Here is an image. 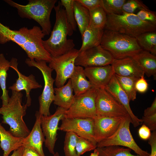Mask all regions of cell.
<instances>
[{"mask_svg":"<svg viewBox=\"0 0 156 156\" xmlns=\"http://www.w3.org/2000/svg\"><path fill=\"white\" fill-rule=\"evenodd\" d=\"M41 29L37 26L28 29L23 27L18 30H13L0 22V43L10 41L19 45L31 60H43L49 63L51 56L42 44V38L45 36Z\"/></svg>","mask_w":156,"mask_h":156,"instance_id":"obj_1","label":"cell"},{"mask_svg":"<svg viewBox=\"0 0 156 156\" xmlns=\"http://www.w3.org/2000/svg\"><path fill=\"white\" fill-rule=\"evenodd\" d=\"M55 12V23L49 38L43 40V46L51 56L57 57L74 48L73 40L68 39L69 35L64 9L60 1L54 7Z\"/></svg>","mask_w":156,"mask_h":156,"instance_id":"obj_2","label":"cell"},{"mask_svg":"<svg viewBox=\"0 0 156 156\" xmlns=\"http://www.w3.org/2000/svg\"><path fill=\"white\" fill-rule=\"evenodd\" d=\"M23 94L21 92L12 91L7 105L0 107L2 115V123L10 127L9 131L14 136L25 138L30 132L23 119L27 107L22 104Z\"/></svg>","mask_w":156,"mask_h":156,"instance_id":"obj_3","label":"cell"},{"mask_svg":"<svg viewBox=\"0 0 156 156\" xmlns=\"http://www.w3.org/2000/svg\"><path fill=\"white\" fill-rule=\"evenodd\" d=\"M10 6L16 8L22 18L32 19L41 27L43 33L49 35L51 32L50 16L57 0H29L26 5H22L11 0H5Z\"/></svg>","mask_w":156,"mask_h":156,"instance_id":"obj_4","label":"cell"},{"mask_svg":"<svg viewBox=\"0 0 156 156\" xmlns=\"http://www.w3.org/2000/svg\"><path fill=\"white\" fill-rule=\"evenodd\" d=\"M104 29L136 38L144 33L156 31V25L142 20L133 13L108 14Z\"/></svg>","mask_w":156,"mask_h":156,"instance_id":"obj_5","label":"cell"},{"mask_svg":"<svg viewBox=\"0 0 156 156\" xmlns=\"http://www.w3.org/2000/svg\"><path fill=\"white\" fill-rule=\"evenodd\" d=\"M100 45L114 59L133 57L143 50L136 38L106 30H104Z\"/></svg>","mask_w":156,"mask_h":156,"instance_id":"obj_6","label":"cell"},{"mask_svg":"<svg viewBox=\"0 0 156 156\" xmlns=\"http://www.w3.org/2000/svg\"><path fill=\"white\" fill-rule=\"evenodd\" d=\"M25 63L29 67H34L41 72L44 79V86L42 92L38 98L39 104V112L41 115L47 116L50 114L49 108L54 97L53 85L55 81L52 77L53 69L43 60H31L27 58Z\"/></svg>","mask_w":156,"mask_h":156,"instance_id":"obj_7","label":"cell"},{"mask_svg":"<svg viewBox=\"0 0 156 156\" xmlns=\"http://www.w3.org/2000/svg\"><path fill=\"white\" fill-rule=\"evenodd\" d=\"M131 123L129 115L125 117L117 131L110 136L98 143L97 147L119 146L129 148L140 156H149L150 154L142 149L135 141L130 129Z\"/></svg>","mask_w":156,"mask_h":156,"instance_id":"obj_8","label":"cell"},{"mask_svg":"<svg viewBox=\"0 0 156 156\" xmlns=\"http://www.w3.org/2000/svg\"><path fill=\"white\" fill-rule=\"evenodd\" d=\"M96 88L75 96L71 105L65 114L64 118H92L96 116L95 105Z\"/></svg>","mask_w":156,"mask_h":156,"instance_id":"obj_9","label":"cell"},{"mask_svg":"<svg viewBox=\"0 0 156 156\" xmlns=\"http://www.w3.org/2000/svg\"><path fill=\"white\" fill-rule=\"evenodd\" d=\"M79 50L73 48L62 55L55 57L51 56L49 66L56 73L55 83L57 88L64 85L72 74L75 66V59Z\"/></svg>","mask_w":156,"mask_h":156,"instance_id":"obj_10","label":"cell"},{"mask_svg":"<svg viewBox=\"0 0 156 156\" xmlns=\"http://www.w3.org/2000/svg\"><path fill=\"white\" fill-rule=\"evenodd\" d=\"M96 115L115 117H125L129 115L124 107L104 88H96Z\"/></svg>","mask_w":156,"mask_h":156,"instance_id":"obj_11","label":"cell"},{"mask_svg":"<svg viewBox=\"0 0 156 156\" xmlns=\"http://www.w3.org/2000/svg\"><path fill=\"white\" fill-rule=\"evenodd\" d=\"M114 59L108 51L100 45L79 51L75 62L76 66L85 68L111 65Z\"/></svg>","mask_w":156,"mask_h":156,"instance_id":"obj_12","label":"cell"},{"mask_svg":"<svg viewBox=\"0 0 156 156\" xmlns=\"http://www.w3.org/2000/svg\"><path fill=\"white\" fill-rule=\"evenodd\" d=\"M66 110L58 107L53 114L47 116L41 115V127L44 136L46 137L44 144L50 153L53 155L55 153L54 148L57 139L59 122L64 118Z\"/></svg>","mask_w":156,"mask_h":156,"instance_id":"obj_13","label":"cell"},{"mask_svg":"<svg viewBox=\"0 0 156 156\" xmlns=\"http://www.w3.org/2000/svg\"><path fill=\"white\" fill-rule=\"evenodd\" d=\"M61 120L59 130L74 133L97 145L94 137V119L64 118Z\"/></svg>","mask_w":156,"mask_h":156,"instance_id":"obj_14","label":"cell"},{"mask_svg":"<svg viewBox=\"0 0 156 156\" xmlns=\"http://www.w3.org/2000/svg\"><path fill=\"white\" fill-rule=\"evenodd\" d=\"M10 62V67L14 69L18 75V78L16 82L9 88V89L12 91L21 92L25 90L26 92V103L25 104L27 107L30 106L31 104V99L30 95V92L33 89L42 88L41 85L37 82L35 76L31 74L28 76L22 74L18 68V63L17 60L12 58Z\"/></svg>","mask_w":156,"mask_h":156,"instance_id":"obj_15","label":"cell"},{"mask_svg":"<svg viewBox=\"0 0 156 156\" xmlns=\"http://www.w3.org/2000/svg\"><path fill=\"white\" fill-rule=\"evenodd\" d=\"M124 118L96 115L94 121V137L97 143L112 135Z\"/></svg>","mask_w":156,"mask_h":156,"instance_id":"obj_16","label":"cell"},{"mask_svg":"<svg viewBox=\"0 0 156 156\" xmlns=\"http://www.w3.org/2000/svg\"><path fill=\"white\" fill-rule=\"evenodd\" d=\"M105 89L124 107L131 118V123L134 127H138L142 123L141 119L138 118L133 113L129 105L130 101L118 83L115 73Z\"/></svg>","mask_w":156,"mask_h":156,"instance_id":"obj_17","label":"cell"},{"mask_svg":"<svg viewBox=\"0 0 156 156\" xmlns=\"http://www.w3.org/2000/svg\"><path fill=\"white\" fill-rule=\"evenodd\" d=\"M84 71L86 77L96 89H105L115 73L112 65L85 68Z\"/></svg>","mask_w":156,"mask_h":156,"instance_id":"obj_18","label":"cell"},{"mask_svg":"<svg viewBox=\"0 0 156 156\" xmlns=\"http://www.w3.org/2000/svg\"><path fill=\"white\" fill-rule=\"evenodd\" d=\"M111 65L114 73L120 76L139 78L144 74L133 57L114 59Z\"/></svg>","mask_w":156,"mask_h":156,"instance_id":"obj_19","label":"cell"},{"mask_svg":"<svg viewBox=\"0 0 156 156\" xmlns=\"http://www.w3.org/2000/svg\"><path fill=\"white\" fill-rule=\"evenodd\" d=\"M35 116V124L29 134L25 138L23 146L33 148L41 156H45L42 147L45 139L41 125V115L38 111H37Z\"/></svg>","mask_w":156,"mask_h":156,"instance_id":"obj_20","label":"cell"},{"mask_svg":"<svg viewBox=\"0 0 156 156\" xmlns=\"http://www.w3.org/2000/svg\"><path fill=\"white\" fill-rule=\"evenodd\" d=\"M86 77L83 67L75 66L69 79L75 96L83 93L94 87Z\"/></svg>","mask_w":156,"mask_h":156,"instance_id":"obj_21","label":"cell"},{"mask_svg":"<svg viewBox=\"0 0 156 156\" xmlns=\"http://www.w3.org/2000/svg\"><path fill=\"white\" fill-rule=\"evenodd\" d=\"M24 140L25 138L13 135L0 123V146L3 151V156H8L12 151L23 145Z\"/></svg>","mask_w":156,"mask_h":156,"instance_id":"obj_22","label":"cell"},{"mask_svg":"<svg viewBox=\"0 0 156 156\" xmlns=\"http://www.w3.org/2000/svg\"><path fill=\"white\" fill-rule=\"evenodd\" d=\"M54 103L66 110L68 109L75 97L70 79L66 85L60 87L54 88Z\"/></svg>","mask_w":156,"mask_h":156,"instance_id":"obj_23","label":"cell"},{"mask_svg":"<svg viewBox=\"0 0 156 156\" xmlns=\"http://www.w3.org/2000/svg\"><path fill=\"white\" fill-rule=\"evenodd\" d=\"M133 57L148 77L156 78V57L150 52L142 50Z\"/></svg>","mask_w":156,"mask_h":156,"instance_id":"obj_24","label":"cell"},{"mask_svg":"<svg viewBox=\"0 0 156 156\" xmlns=\"http://www.w3.org/2000/svg\"><path fill=\"white\" fill-rule=\"evenodd\" d=\"M104 30L88 27L81 37L82 44L79 51H83L100 45Z\"/></svg>","mask_w":156,"mask_h":156,"instance_id":"obj_25","label":"cell"},{"mask_svg":"<svg viewBox=\"0 0 156 156\" xmlns=\"http://www.w3.org/2000/svg\"><path fill=\"white\" fill-rule=\"evenodd\" d=\"M73 8L75 19L82 37L84 31L89 26V11L77 0L74 1Z\"/></svg>","mask_w":156,"mask_h":156,"instance_id":"obj_26","label":"cell"},{"mask_svg":"<svg viewBox=\"0 0 156 156\" xmlns=\"http://www.w3.org/2000/svg\"><path fill=\"white\" fill-rule=\"evenodd\" d=\"M10 67V62L5 58L4 54H0V86L2 91L0 97L2 101V106L8 105L10 97L7 90L6 81L8 71Z\"/></svg>","mask_w":156,"mask_h":156,"instance_id":"obj_27","label":"cell"},{"mask_svg":"<svg viewBox=\"0 0 156 156\" xmlns=\"http://www.w3.org/2000/svg\"><path fill=\"white\" fill-rule=\"evenodd\" d=\"M136 39L143 50L148 51L156 56V31L144 33L138 36Z\"/></svg>","mask_w":156,"mask_h":156,"instance_id":"obj_28","label":"cell"},{"mask_svg":"<svg viewBox=\"0 0 156 156\" xmlns=\"http://www.w3.org/2000/svg\"><path fill=\"white\" fill-rule=\"evenodd\" d=\"M117 80L121 87L125 92L130 101L136 99L137 91L135 84L138 78L120 76L115 74Z\"/></svg>","mask_w":156,"mask_h":156,"instance_id":"obj_29","label":"cell"},{"mask_svg":"<svg viewBox=\"0 0 156 156\" xmlns=\"http://www.w3.org/2000/svg\"><path fill=\"white\" fill-rule=\"evenodd\" d=\"M90 18L88 27L104 29L107 21V14L102 7L89 10Z\"/></svg>","mask_w":156,"mask_h":156,"instance_id":"obj_30","label":"cell"},{"mask_svg":"<svg viewBox=\"0 0 156 156\" xmlns=\"http://www.w3.org/2000/svg\"><path fill=\"white\" fill-rule=\"evenodd\" d=\"M99 156H140L131 153L130 149L119 146L111 145L97 147Z\"/></svg>","mask_w":156,"mask_h":156,"instance_id":"obj_31","label":"cell"},{"mask_svg":"<svg viewBox=\"0 0 156 156\" xmlns=\"http://www.w3.org/2000/svg\"><path fill=\"white\" fill-rule=\"evenodd\" d=\"M74 1L61 0L60 1L65 10L69 36H72L73 31H75L77 29V24L75 18L73 8Z\"/></svg>","mask_w":156,"mask_h":156,"instance_id":"obj_32","label":"cell"},{"mask_svg":"<svg viewBox=\"0 0 156 156\" xmlns=\"http://www.w3.org/2000/svg\"><path fill=\"white\" fill-rule=\"evenodd\" d=\"M78 136L72 132H66L64 142V150L65 156H80L78 155L76 149Z\"/></svg>","mask_w":156,"mask_h":156,"instance_id":"obj_33","label":"cell"},{"mask_svg":"<svg viewBox=\"0 0 156 156\" xmlns=\"http://www.w3.org/2000/svg\"><path fill=\"white\" fill-rule=\"evenodd\" d=\"M126 0H102V7L107 14H122V6Z\"/></svg>","mask_w":156,"mask_h":156,"instance_id":"obj_34","label":"cell"},{"mask_svg":"<svg viewBox=\"0 0 156 156\" xmlns=\"http://www.w3.org/2000/svg\"><path fill=\"white\" fill-rule=\"evenodd\" d=\"M96 148V145L85 138L78 136L76 149L78 155L81 156L87 152L94 150Z\"/></svg>","mask_w":156,"mask_h":156,"instance_id":"obj_35","label":"cell"},{"mask_svg":"<svg viewBox=\"0 0 156 156\" xmlns=\"http://www.w3.org/2000/svg\"><path fill=\"white\" fill-rule=\"evenodd\" d=\"M137 9H149L148 7L139 0H129L123 4L122 10V14L133 13Z\"/></svg>","mask_w":156,"mask_h":156,"instance_id":"obj_36","label":"cell"},{"mask_svg":"<svg viewBox=\"0 0 156 156\" xmlns=\"http://www.w3.org/2000/svg\"><path fill=\"white\" fill-rule=\"evenodd\" d=\"M136 15L142 20L156 25V15L155 13L149 9H141Z\"/></svg>","mask_w":156,"mask_h":156,"instance_id":"obj_37","label":"cell"},{"mask_svg":"<svg viewBox=\"0 0 156 156\" xmlns=\"http://www.w3.org/2000/svg\"><path fill=\"white\" fill-rule=\"evenodd\" d=\"M141 119L142 123L148 127L151 131H156V114L150 116H143Z\"/></svg>","mask_w":156,"mask_h":156,"instance_id":"obj_38","label":"cell"},{"mask_svg":"<svg viewBox=\"0 0 156 156\" xmlns=\"http://www.w3.org/2000/svg\"><path fill=\"white\" fill-rule=\"evenodd\" d=\"M89 10L99 7H102V0H77Z\"/></svg>","mask_w":156,"mask_h":156,"instance_id":"obj_39","label":"cell"},{"mask_svg":"<svg viewBox=\"0 0 156 156\" xmlns=\"http://www.w3.org/2000/svg\"><path fill=\"white\" fill-rule=\"evenodd\" d=\"M148 84L144 76L139 78L136 81L135 88L137 91L140 93L146 92L148 88Z\"/></svg>","mask_w":156,"mask_h":156,"instance_id":"obj_40","label":"cell"},{"mask_svg":"<svg viewBox=\"0 0 156 156\" xmlns=\"http://www.w3.org/2000/svg\"><path fill=\"white\" fill-rule=\"evenodd\" d=\"M151 131L148 127L143 125L138 130V133L139 137L144 140H148L151 135Z\"/></svg>","mask_w":156,"mask_h":156,"instance_id":"obj_41","label":"cell"},{"mask_svg":"<svg viewBox=\"0 0 156 156\" xmlns=\"http://www.w3.org/2000/svg\"><path fill=\"white\" fill-rule=\"evenodd\" d=\"M148 143L151 147V151L149 156H156V132L153 131L148 139Z\"/></svg>","mask_w":156,"mask_h":156,"instance_id":"obj_42","label":"cell"},{"mask_svg":"<svg viewBox=\"0 0 156 156\" xmlns=\"http://www.w3.org/2000/svg\"><path fill=\"white\" fill-rule=\"evenodd\" d=\"M156 114V98H155L151 105L144 110L143 116H147Z\"/></svg>","mask_w":156,"mask_h":156,"instance_id":"obj_43","label":"cell"},{"mask_svg":"<svg viewBox=\"0 0 156 156\" xmlns=\"http://www.w3.org/2000/svg\"><path fill=\"white\" fill-rule=\"evenodd\" d=\"M22 156H41L33 148L29 147L24 146Z\"/></svg>","mask_w":156,"mask_h":156,"instance_id":"obj_44","label":"cell"},{"mask_svg":"<svg viewBox=\"0 0 156 156\" xmlns=\"http://www.w3.org/2000/svg\"><path fill=\"white\" fill-rule=\"evenodd\" d=\"M24 147V146L23 145L14 151L11 156H22Z\"/></svg>","mask_w":156,"mask_h":156,"instance_id":"obj_45","label":"cell"},{"mask_svg":"<svg viewBox=\"0 0 156 156\" xmlns=\"http://www.w3.org/2000/svg\"><path fill=\"white\" fill-rule=\"evenodd\" d=\"M94 150L93 152L92 153L90 156H99V152L96 148Z\"/></svg>","mask_w":156,"mask_h":156,"instance_id":"obj_46","label":"cell"},{"mask_svg":"<svg viewBox=\"0 0 156 156\" xmlns=\"http://www.w3.org/2000/svg\"><path fill=\"white\" fill-rule=\"evenodd\" d=\"M53 156H60L59 153L57 152H56L53 155Z\"/></svg>","mask_w":156,"mask_h":156,"instance_id":"obj_47","label":"cell"}]
</instances>
